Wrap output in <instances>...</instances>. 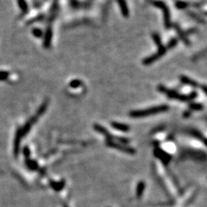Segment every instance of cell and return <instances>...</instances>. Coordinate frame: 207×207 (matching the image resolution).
Instances as JSON below:
<instances>
[{
  "label": "cell",
  "instance_id": "6da1fadb",
  "mask_svg": "<svg viewBox=\"0 0 207 207\" xmlns=\"http://www.w3.org/2000/svg\"><path fill=\"white\" fill-rule=\"evenodd\" d=\"M170 109L169 106L167 104H161L158 106L152 107V108H146V109L136 110V111H131L129 113V115L131 118H143V117L151 116V115L157 114V113H163L167 111Z\"/></svg>",
  "mask_w": 207,
  "mask_h": 207
},
{
  "label": "cell",
  "instance_id": "7a4b0ae2",
  "mask_svg": "<svg viewBox=\"0 0 207 207\" xmlns=\"http://www.w3.org/2000/svg\"><path fill=\"white\" fill-rule=\"evenodd\" d=\"M150 2L155 7L159 8L162 10L163 15V22H164V26L166 29H170L172 27L171 22V15H170V11L167 5L161 0H150Z\"/></svg>",
  "mask_w": 207,
  "mask_h": 207
},
{
  "label": "cell",
  "instance_id": "3957f363",
  "mask_svg": "<svg viewBox=\"0 0 207 207\" xmlns=\"http://www.w3.org/2000/svg\"><path fill=\"white\" fill-rule=\"evenodd\" d=\"M157 90L160 92L166 94L168 98H171V99L178 100V101H183V102H186V101H191L192 100L190 94H180L179 92H177V91H174V90L168 89V88H166V87L163 86V85H159V86L157 87Z\"/></svg>",
  "mask_w": 207,
  "mask_h": 207
},
{
  "label": "cell",
  "instance_id": "277c9868",
  "mask_svg": "<svg viewBox=\"0 0 207 207\" xmlns=\"http://www.w3.org/2000/svg\"><path fill=\"white\" fill-rule=\"evenodd\" d=\"M166 51H167V48H166V46H164L163 45L162 46L158 48L157 51L154 54H153L152 55L148 56L147 58H145L143 60V65H150L153 64L154 61H157L158 59H160L162 56L166 54Z\"/></svg>",
  "mask_w": 207,
  "mask_h": 207
},
{
  "label": "cell",
  "instance_id": "5b68a950",
  "mask_svg": "<svg viewBox=\"0 0 207 207\" xmlns=\"http://www.w3.org/2000/svg\"><path fill=\"white\" fill-rule=\"evenodd\" d=\"M107 145L110 147L114 148V149L118 150L120 151L124 152V153H129V154H134L136 153L134 148H132L131 147L126 146L125 144H122V143H117V142L111 141H107Z\"/></svg>",
  "mask_w": 207,
  "mask_h": 207
},
{
  "label": "cell",
  "instance_id": "8992f818",
  "mask_svg": "<svg viewBox=\"0 0 207 207\" xmlns=\"http://www.w3.org/2000/svg\"><path fill=\"white\" fill-rule=\"evenodd\" d=\"M173 28H174V29L176 31L178 36H179L180 39L183 41V43H184L186 46H190V40H189V38H187V36H186V33L181 29V28H180L179 25H178L177 23H174V24H173Z\"/></svg>",
  "mask_w": 207,
  "mask_h": 207
},
{
  "label": "cell",
  "instance_id": "52a82bcc",
  "mask_svg": "<svg viewBox=\"0 0 207 207\" xmlns=\"http://www.w3.org/2000/svg\"><path fill=\"white\" fill-rule=\"evenodd\" d=\"M52 28H51V25L48 26L46 28V33H45V37H44V47L46 48H48L51 46V39H52Z\"/></svg>",
  "mask_w": 207,
  "mask_h": 207
},
{
  "label": "cell",
  "instance_id": "ba28073f",
  "mask_svg": "<svg viewBox=\"0 0 207 207\" xmlns=\"http://www.w3.org/2000/svg\"><path fill=\"white\" fill-rule=\"evenodd\" d=\"M154 154L156 157L160 158V159L165 163H167L170 160V159H171V156L165 151H162L160 148H156V149H155Z\"/></svg>",
  "mask_w": 207,
  "mask_h": 207
},
{
  "label": "cell",
  "instance_id": "9c48e42d",
  "mask_svg": "<svg viewBox=\"0 0 207 207\" xmlns=\"http://www.w3.org/2000/svg\"><path fill=\"white\" fill-rule=\"evenodd\" d=\"M118 3L119 5L120 9H121V14L124 18H128L130 15L129 9H128V4L126 0H118Z\"/></svg>",
  "mask_w": 207,
  "mask_h": 207
},
{
  "label": "cell",
  "instance_id": "30bf717a",
  "mask_svg": "<svg viewBox=\"0 0 207 207\" xmlns=\"http://www.w3.org/2000/svg\"><path fill=\"white\" fill-rule=\"evenodd\" d=\"M180 78V81H181L183 84L189 85V86H191L193 87V88H198V87H200V84H198L197 81H195V80L193 79H191V78H189V77H186L185 75H181Z\"/></svg>",
  "mask_w": 207,
  "mask_h": 207
},
{
  "label": "cell",
  "instance_id": "8fae6325",
  "mask_svg": "<svg viewBox=\"0 0 207 207\" xmlns=\"http://www.w3.org/2000/svg\"><path fill=\"white\" fill-rule=\"evenodd\" d=\"M111 125L114 129L122 132H128L130 131V129H131L130 127L128 126V124H126V123L117 122V121H112V122L111 123Z\"/></svg>",
  "mask_w": 207,
  "mask_h": 207
},
{
  "label": "cell",
  "instance_id": "7c38bea8",
  "mask_svg": "<svg viewBox=\"0 0 207 207\" xmlns=\"http://www.w3.org/2000/svg\"><path fill=\"white\" fill-rule=\"evenodd\" d=\"M18 4L23 14H26L28 11V6L26 0H17Z\"/></svg>",
  "mask_w": 207,
  "mask_h": 207
},
{
  "label": "cell",
  "instance_id": "4fadbf2b",
  "mask_svg": "<svg viewBox=\"0 0 207 207\" xmlns=\"http://www.w3.org/2000/svg\"><path fill=\"white\" fill-rule=\"evenodd\" d=\"M190 133L192 134V136H193L194 137H196V139L200 140V141H203V143L206 144V138L203 136V134H202L201 133H200V132L196 131V130H191V131H190Z\"/></svg>",
  "mask_w": 207,
  "mask_h": 207
},
{
  "label": "cell",
  "instance_id": "5bb4252c",
  "mask_svg": "<svg viewBox=\"0 0 207 207\" xmlns=\"http://www.w3.org/2000/svg\"><path fill=\"white\" fill-rule=\"evenodd\" d=\"M145 189V183L144 182L140 181L137 183V197H141L143 194V191Z\"/></svg>",
  "mask_w": 207,
  "mask_h": 207
},
{
  "label": "cell",
  "instance_id": "9a60e30c",
  "mask_svg": "<svg viewBox=\"0 0 207 207\" xmlns=\"http://www.w3.org/2000/svg\"><path fill=\"white\" fill-rule=\"evenodd\" d=\"M152 38H153V41H154L155 44L156 45V46H157L158 48L163 46V44H162L161 38H160V36L159 34H157V33H156V32L153 33V34H152Z\"/></svg>",
  "mask_w": 207,
  "mask_h": 207
},
{
  "label": "cell",
  "instance_id": "2e32d148",
  "mask_svg": "<svg viewBox=\"0 0 207 207\" xmlns=\"http://www.w3.org/2000/svg\"><path fill=\"white\" fill-rule=\"evenodd\" d=\"M51 186L56 191H59L61 189L64 187L65 181H61L60 183H56V182H51Z\"/></svg>",
  "mask_w": 207,
  "mask_h": 207
},
{
  "label": "cell",
  "instance_id": "e0dca14e",
  "mask_svg": "<svg viewBox=\"0 0 207 207\" xmlns=\"http://www.w3.org/2000/svg\"><path fill=\"white\" fill-rule=\"evenodd\" d=\"M175 6H176L178 9H184L188 7L189 3L187 2L179 0V1L176 2V3H175Z\"/></svg>",
  "mask_w": 207,
  "mask_h": 207
},
{
  "label": "cell",
  "instance_id": "ac0fdd59",
  "mask_svg": "<svg viewBox=\"0 0 207 207\" xmlns=\"http://www.w3.org/2000/svg\"><path fill=\"white\" fill-rule=\"evenodd\" d=\"M189 107L193 111H201L203 109V104L200 103H191L190 104Z\"/></svg>",
  "mask_w": 207,
  "mask_h": 207
},
{
  "label": "cell",
  "instance_id": "d6986e66",
  "mask_svg": "<svg viewBox=\"0 0 207 207\" xmlns=\"http://www.w3.org/2000/svg\"><path fill=\"white\" fill-rule=\"evenodd\" d=\"M178 44V39L176 38H172L171 39L168 41L167 45H166V48L168 49H171V48H173L174 47H176Z\"/></svg>",
  "mask_w": 207,
  "mask_h": 207
},
{
  "label": "cell",
  "instance_id": "ffe728a7",
  "mask_svg": "<svg viewBox=\"0 0 207 207\" xmlns=\"http://www.w3.org/2000/svg\"><path fill=\"white\" fill-rule=\"evenodd\" d=\"M81 84H82V81L79 79H74L70 81L69 83V86L72 88H79Z\"/></svg>",
  "mask_w": 207,
  "mask_h": 207
},
{
  "label": "cell",
  "instance_id": "44dd1931",
  "mask_svg": "<svg viewBox=\"0 0 207 207\" xmlns=\"http://www.w3.org/2000/svg\"><path fill=\"white\" fill-rule=\"evenodd\" d=\"M189 15H190V16H191L193 19H194L195 20H196V21L199 22L205 23L204 19H203L202 17H200V16H199V15L196 14V13L193 12H189Z\"/></svg>",
  "mask_w": 207,
  "mask_h": 207
},
{
  "label": "cell",
  "instance_id": "7402d4cb",
  "mask_svg": "<svg viewBox=\"0 0 207 207\" xmlns=\"http://www.w3.org/2000/svg\"><path fill=\"white\" fill-rule=\"evenodd\" d=\"M32 34L34 35L36 37L41 38L43 35V31H42V30H41L40 28H35L32 29Z\"/></svg>",
  "mask_w": 207,
  "mask_h": 207
},
{
  "label": "cell",
  "instance_id": "603a6c76",
  "mask_svg": "<svg viewBox=\"0 0 207 207\" xmlns=\"http://www.w3.org/2000/svg\"><path fill=\"white\" fill-rule=\"evenodd\" d=\"M9 75V72L5 71H0V81H5V80H6Z\"/></svg>",
  "mask_w": 207,
  "mask_h": 207
},
{
  "label": "cell",
  "instance_id": "cb8c5ba5",
  "mask_svg": "<svg viewBox=\"0 0 207 207\" xmlns=\"http://www.w3.org/2000/svg\"><path fill=\"white\" fill-rule=\"evenodd\" d=\"M45 16L44 14H41V15H39V16H36V18H34V19H32L31 20V21H29L28 22V24H31V23H34L36 22H38V21H41L43 19H44Z\"/></svg>",
  "mask_w": 207,
  "mask_h": 207
},
{
  "label": "cell",
  "instance_id": "d4e9b609",
  "mask_svg": "<svg viewBox=\"0 0 207 207\" xmlns=\"http://www.w3.org/2000/svg\"><path fill=\"white\" fill-rule=\"evenodd\" d=\"M200 88H201L202 90L203 91V93H204L205 94H206V86L205 84H202V85H200Z\"/></svg>",
  "mask_w": 207,
  "mask_h": 207
},
{
  "label": "cell",
  "instance_id": "484cf974",
  "mask_svg": "<svg viewBox=\"0 0 207 207\" xmlns=\"http://www.w3.org/2000/svg\"><path fill=\"white\" fill-rule=\"evenodd\" d=\"M190 115V111H185V113H183V116L186 117V118H187Z\"/></svg>",
  "mask_w": 207,
  "mask_h": 207
},
{
  "label": "cell",
  "instance_id": "4316f807",
  "mask_svg": "<svg viewBox=\"0 0 207 207\" xmlns=\"http://www.w3.org/2000/svg\"><path fill=\"white\" fill-rule=\"evenodd\" d=\"M64 207H68V206H64Z\"/></svg>",
  "mask_w": 207,
  "mask_h": 207
}]
</instances>
